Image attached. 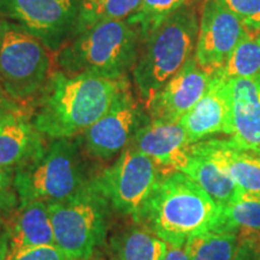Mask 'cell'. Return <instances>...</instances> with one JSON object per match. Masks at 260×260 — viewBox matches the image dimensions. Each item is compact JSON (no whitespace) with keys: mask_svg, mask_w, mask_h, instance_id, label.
I'll use <instances>...</instances> for the list:
<instances>
[{"mask_svg":"<svg viewBox=\"0 0 260 260\" xmlns=\"http://www.w3.org/2000/svg\"><path fill=\"white\" fill-rule=\"evenodd\" d=\"M128 82L92 74L56 71L42 88L32 124L52 140L71 139L86 132L105 113Z\"/></svg>","mask_w":260,"mask_h":260,"instance_id":"1","label":"cell"},{"mask_svg":"<svg viewBox=\"0 0 260 260\" xmlns=\"http://www.w3.org/2000/svg\"><path fill=\"white\" fill-rule=\"evenodd\" d=\"M219 212L220 207L197 182L175 171L158 182L136 222L168 245L181 247L210 232Z\"/></svg>","mask_w":260,"mask_h":260,"instance_id":"2","label":"cell"},{"mask_svg":"<svg viewBox=\"0 0 260 260\" xmlns=\"http://www.w3.org/2000/svg\"><path fill=\"white\" fill-rule=\"evenodd\" d=\"M199 27L197 10L188 3L142 38L144 46L135 61L133 77L144 99L149 102L193 57Z\"/></svg>","mask_w":260,"mask_h":260,"instance_id":"3","label":"cell"},{"mask_svg":"<svg viewBox=\"0 0 260 260\" xmlns=\"http://www.w3.org/2000/svg\"><path fill=\"white\" fill-rule=\"evenodd\" d=\"M140 31L128 21L100 22L76 32L60 48L58 64L70 75L92 74L123 79L138 59Z\"/></svg>","mask_w":260,"mask_h":260,"instance_id":"4","label":"cell"},{"mask_svg":"<svg viewBox=\"0 0 260 260\" xmlns=\"http://www.w3.org/2000/svg\"><path fill=\"white\" fill-rule=\"evenodd\" d=\"M87 181L79 144L71 139L53 140L38 155L17 167L14 177L19 205L59 203Z\"/></svg>","mask_w":260,"mask_h":260,"instance_id":"5","label":"cell"},{"mask_svg":"<svg viewBox=\"0 0 260 260\" xmlns=\"http://www.w3.org/2000/svg\"><path fill=\"white\" fill-rule=\"evenodd\" d=\"M110 207L96 178L68 199L48 204L56 245L75 260L92 258L105 241Z\"/></svg>","mask_w":260,"mask_h":260,"instance_id":"6","label":"cell"},{"mask_svg":"<svg viewBox=\"0 0 260 260\" xmlns=\"http://www.w3.org/2000/svg\"><path fill=\"white\" fill-rule=\"evenodd\" d=\"M51 58L47 47L21 27L0 22V87L10 98L23 100L47 82Z\"/></svg>","mask_w":260,"mask_h":260,"instance_id":"7","label":"cell"},{"mask_svg":"<svg viewBox=\"0 0 260 260\" xmlns=\"http://www.w3.org/2000/svg\"><path fill=\"white\" fill-rule=\"evenodd\" d=\"M96 180L112 207L138 220L160 178L157 164L130 145Z\"/></svg>","mask_w":260,"mask_h":260,"instance_id":"8","label":"cell"},{"mask_svg":"<svg viewBox=\"0 0 260 260\" xmlns=\"http://www.w3.org/2000/svg\"><path fill=\"white\" fill-rule=\"evenodd\" d=\"M80 10V0H0V12L50 50L75 31Z\"/></svg>","mask_w":260,"mask_h":260,"instance_id":"9","label":"cell"},{"mask_svg":"<svg viewBox=\"0 0 260 260\" xmlns=\"http://www.w3.org/2000/svg\"><path fill=\"white\" fill-rule=\"evenodd\" d=\"M141 126V112L126 82L109 110L84 132V147L94 158L110 159L130 146Z\"/></svg>","mask_w":260,"mask_h":260,"instance_id":"10","label":"cell"},{"mask_svg":"<svg viewBox=\"0 0 260 260\" xmlns=\"http://www.w3.org/2000/svg\"><path fill=\"white\" fill-rule=\"evenodd\" d=\"M248 32L245 25L218 0H206L200 19L194 58L214 75Z\"/></svg>","mask_w":260,"mask_h":260,"instance_id":"11","label":"cell"},{"mask_svg":"<svg viewBox=\"0 0 260 260\" xmlns=\"http://www.w3.org/2000/svg\"><path fill=\"white\" fill-rule=\"evenodd\" d=\"M213 75L204 70L194 56L148 102L152 118L158 121L180 122L201 99Z\"/></svg>","mask_w":260,"mask_h":260,"instance_id":"12","label":"cell"},{"mask_svg":"<svg viewBox=\"0 0 260 260\" xmlns=\"http://www.w3.org/2000/svg\"><path fill=\"white\" fill-rule=\"evenodd\" d=\"M190 144L207 136L232 135V89L229 80L213 75L201 99L180 119Z\"/></svg>","mask_w":260,"mask_h":260,"instance_id":"13","label":"cell"},{"mask_svg":"<svg viewBox=\"0 0 260 260\" xmlns=\"http://www.w3.org/2000/svg\"><path fill=\"white\" fill-rule=\"evenodd\" d=\"M132 145L155 164L182 171L190 157V141L180 122L152 119L135 134Z\"/></svg>","mask_w":260,"mask_h":260,"instance_id":"14","label":"cell"},{"mask_svg":"<svg viewBox=\"0 0 260 260\" xmlns=\"http://www.w3.org/2000/svg\"><path fill=\"white\" fill-rule=\"evenodd\" d=\"M232 89V141L260 154V75L229 80Z\"/></svg>","mask_w":260,"mask_h":260,"instance_id":"15","label":"cell"},{"mask_svg":"<svg viewBox=\"0 0 260 260\" xmlns=\"http://www.w3.org/2000/svg\"><path fill=\"white\" fill-rule=\"evenodd\" d=\"M228 172L241 197L260 198V154L240 149L232 140L195 144Z\"/></svg>","mask_w":260,"mask_h":260,"instance_id":"16","label":"cell"},{"mask_svg":"<svg viewBox=\"0 0 260 260\" xmlns=\"http://www.w3.org/2000/svg\"><path fill=\"white\" fill-rule=\"evenodd\" d=\"M9 233L8 259L41 246L56 245L48 204L34 201L19 206Z\"/></svg>","mask_w":260,"mask_h":260,"instance_id":"17","label":"cell"},{"mask_svg":"<svg viewBox=\"0 0 260 260\" xmlns=\"http://www.w3.org/2000/svg\"><path fill=\"white\" fill-rule=\"evenodd\" d=\"M42 149L40 133L19 111L0 125V167H19Z\"/></svg>","mask_w":260,"mask_h":260,"instance_id":"18","label":"cell"},{"mask_svg":"<svg viewBox=\"0 0 260 260\" xmlns=\"http://www.w3.org/2000/svg\"><path fill=\"white\" fill-rule=\"evenodd\" d=\"M181 172L197 182L219 207L226 206L240 197L239 189L224 168L195 144L190 146L189 160Z\"/></svg>","mask_w":260,"mask_h":260,"instance_id":"19","label":"cell"},{"mask_svg":"<svg viewBox=\"0 0 260 260\" xmlns=\"http://www.w3.org/2000/svg\"><path fill=\"white\" fill-rule=\"evenodd\" d=\"M169 245L147 228H129L112 241L116 260H161Z\"/></svg>","mask_w":260,"mask_h":260,"instance_id":"20","label":"cell"},{"mask_svg":"<svg viewBox=\"0 0 260 260\" xmlns=\"http://www.w3.org/2000/svg\"><path fill=\"white\" fill-rule=\"evenodd\" d=\"M211 230L234 233L243 236L260 234V198L241 197L220 207V212Z\"/></svg>","mask_w":260,"mask_h":260,"instance_id":"21","label":"cell"},{"mask_svg":"<svg viewBox=\"0 0 260 260\" xmlns=\"http://www.w3.org/2000/svg\"><path fill=\"white\" fill-rule=\"evenodd\" d=\"M214 75L225 80L251 79L260 75V31H248Z\"/></svg>","mask_w":260,"mask_h":260,"instance_id":"22","label":"cell"},{"mask_svg":"<svg viewBox=\"0 0 260 260\" xmlns=\"http://www.w3.org/2000/svg\"><path fill=\"white\" fill-rule=\"evenodd\" d=\"M141 4L142 0H82L75 34L100 22L126 21Z\"/></svg>","mask_w":260,"mask_h":260,"instance_id":"23","label":"cell"},{"mask_svg":"<svg viewBox=\"0 0 260 260\" xmlns=\"http://www.w3.org/2000/svg\"><path fill=\"white\" fill-rule=\"evenodd\" d=\"M239 245L237 234L210 230L191 237L184 247L190 260H234Z\"/></svg>","mask_w":260,"mask_h":260,"instance_id":"24","label":"cell"},{"mask_svg":"<svg viewBox=\"0 0 260 260\" xmlns=\"http://www.w3.org/2000/svg\"><path fill=\"white\" fill-rule=\"evenodd\" d=\"M189 0H142V4L132 17L126 21L138 28L140 37L144 38L147 32L172 12L176 11Z\"/></svg>","mask_w":260,"mask_h":260,"instance_id":"25","label":"cell"},{"mask_svg":"<svg viewBox=\"0 0 260 260\" xmlns=\"http://www.w3.org/2000/svg\"><path fill=\"white\" fill-rule=\"evenodd\" d=\"M248 31H260V0H218Z\"/></svg>","mask_w":260,"mask_h":260,"instance_id":"26","label":"cell"},{"mask_svg":"<svg viewBox=\"0 0 260 260\" xmlns=\"http://www.w3.org/2000/svg\"><path fill=\"white\" fill-rule=\"evenodd\" d=\"M14 177V169L0 167V212L10 209L17 200V194H15Z\"/></svg>","mask_w":260,"mask_h":260,"instance_id":"27","label":"cell"},{"mask_svg":"<svg viewBox=\"0 0 260 260\" xmlns=\"http://www.w3.org/2000/svg\"><path fill=\"white\" fill-rule=\"evenodd\" d=\"M12 260H75L57 245L41 246L19 253Z\"/></svg>","mask_w":260,"mask_h":260,"instance_id":"28","label":"cell"},{"mask_svg":"<svg viewBox=\"0 0 260 260\" xmlns=\"http://www.w3.org/2000/svg\"><path fill=\"white\" fill-rule=\"evenodd\" d=\"M234 260H260V234L240 236V245Z\"/></svg>","mask_w":260,"mask_h":260,"instance_id":"29","label":"cell"},{"mask_svg":"<svg viewBox=\"0 0 260 260\" xmlns=\"http://www.w3.org/2000/svg\"><path fill=\"white\" fill-rule=\"evenodd\" d=\"M19 110L17 109V106L15 105L14 102L8 99V98L3 96L0 94V125L3 123L8 121L11 116H14L15 113H17Z\"/></svg>","mask_w":260,"mask_h":260,"instance_id":"30","label":"cell"},{"mask_svg":"<svg viewBox=\"0 0 260 260\" xmlns=\"http://www.w3.org/2000/svg\"><path fill=\"white\" fill-rule=\"evenodd\" d=\"M161 260H190V259L186 251V247L184 246L176 247V246L169 245L168 251L165 253L164 258Z\"/></svg>","mask_w":260,"mask_h":260,"instance_id":"31","label":"cell"},{"mask_svg":"<svg viewBox=\"0 0 260 260\" xmlns=\"http://www.w3.org/2000/svg\"><path fill=\"white\" fill-rule=\"evenodd\" d=\"M9 252V233L8 229L0 228V260L8 259Z\"/></svg>","mask_w":260,"mask_h":260,"instance_id":"32","label":"cell"},{"mask_svg":"<svg viewBox=\"0 0 260 260\" xmlns=\"http://www.w3.org/2000/svg\"><path fill=\"white\" fill-rule=\"evenodd\" d=\"M2 90H3V89H2V87H0V92H2Z\"/></svg>","mask_w":260,"mask_h":260,"instance_id":"33","label":"cell"}]
</instances>
